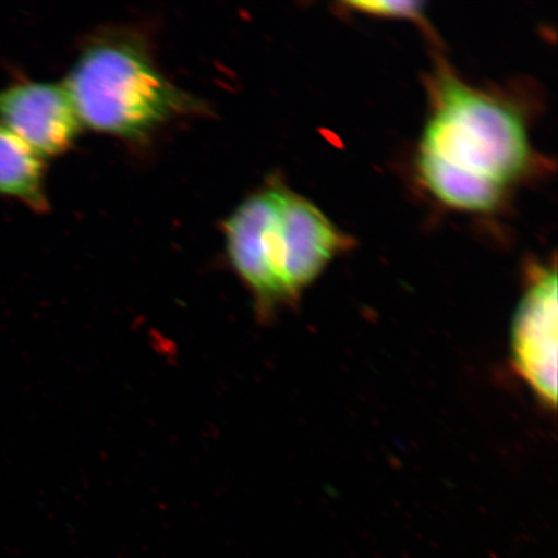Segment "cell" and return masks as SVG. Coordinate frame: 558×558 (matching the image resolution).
Instances as JSON below:
<instances>
[{"label":"cell","mask_w":558,"mask_h":558,"mask_svg":"<svg viewBox=\"0 0 558 558\" xmlns=\"http://www.w3.org/2000/svg\"><path fill=\"white\" fill-rule=\"evenodd\" d=\"M429 83V116L415 156L418 181L445 207L497 211L532 170L525 118L513 104L464 82L441 60Z\"/></svg>","instance_id":"1"},{"label":"cell","mask_w":558,"mask_h":558,"mask_svg":"<svg viewBox=\"0 0 558 558\" xmlns=\"http://www.w3.org/2000/svg\"><path fill=\"white\" fill-rule=\"evenodd\" d=\"M222 232L230 265L265 316L298 302L353 243L323 209L277 179L244 198Z\"/></svg>","instance_id":"2"},{"label":"cell","mask_w":558,"mask_h":558,"mask_svg":"<svg viewBox=\"0 0 558 558\" xmlns=\"http://www.w3.org/2000/svg\"><path fill=\"white\" fill-rule=\"evenodd\" d=\"M62 86L83 128L135 143L206 111L204 102L167 78L144 35L128 27L90 35Z\"/></svg>","instance_id":"3"},{"label":"cell","mask_w":558,"mask_h":558,"mask_svg":"<svg viewBox=\"0 0 558 558\" xmlns=\"http://www.w3.org/2000/svg\"><path fill=\"white\" fill-rule=\"evenodd\" d=\"M512 361L542 403H557V269L555 263L529 269L526 289L514 313Z\"/></svg>","instance_id":"4"},{"label":"cell","mask_w":558,"mask_h":558,"mask_svg":"<svg viewBox=\"0 0 558 558\" xmlns=\"http://www.w3.org/2000/svg\"><path fill=\"white\" fill-rule=\"evenodd\" d=\"M0 125L45 159L64 155L83 128L62 83L29 80L0 88Z\"/></svg>","instance_id":"5"},{"label":"cell","mask_w":558,"mask_h":558,"mask_svg":"<svg viewBox=\"0 0 558 558\" xmlns=\"http://www.w3.org/2000/svg\"><path fill=\"white\" fill-rule=\"evenodd\" d=\"M0 198L44 214L50 209L46 191V159L0 125Z\"/></svg>","instance_id":"6"},{"label":"cell","mask_w":558,"mask_h":558,"mask_svg":"<svg viewBox=\"0 0 558 558\" xmlns=\"http://www.w3.org/2000/svg\"><path fill=\"white\" fill-rule=\"evenodd\" d=\"M348 11L362 13V15L387 19H403L424 23V4L422 2H388V0H373V2H347Z\"/></svg>","instance_id":"7"}]
</instances>
